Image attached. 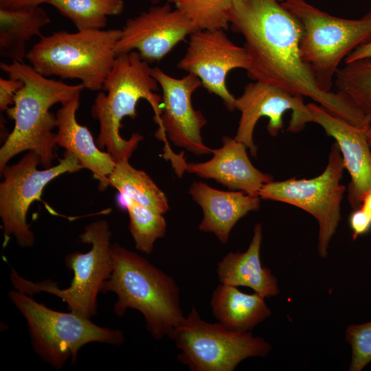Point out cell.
Listing matches in <instances>:
<instances>
[{
	"label": "cell",
	"mask_w": 371,
	"mask_h": 371,
	"mask_svg": "<svg viewBox=\"0 0 371 371\" xmlns=\"http://www.w3.org/2000/svg\"><path fill=\"white\" fill-rule=\"evenodd\" d=\"M334 80L337 92L357 106L371 123V58L345 64Z\"/></svg>",
	"instance_id": "obj_26"
},
{
	"label": "cell",
	"mask_w": 371,
	"mask_h": 371,
	"mask_svg": "<svg viewBox=\"0 0 371 371\" xmlns=\"http://www.w3.org/2000/svg\"><path fill=\"white\" fill-rule=\"evenodd\" d=\"M151 74L162 91V111L155 137L165 139L166 135L176 146L194 155L212 153L201 136L207 120L192 103V94L202 86L200 79L192 74L172 77L157 67L151 68Z\"/></svg>",
	"instance_id": "obj_14"
},
{
	"label": "cell",
	"mask_w": 371,
	"mask_h": 371,
	"mask_svg": "<svg viewBox=\"0 0 371 371\" xmlns=\"http://www.w3.org/2000/svg\"><path fill=\"white\" fill-rule=\"evenodd\" d=\"M235 109L240 112V117L234 138L243 143L254 157L257 156L258 148L254 142V131L262 117L269 118L267 128L273 137L282 129V115L287 111H291L287 127L289 132L298 133L307 123L312 122V115L304 102V96L260 81L245 86L242 95L236 98Z\"/></svg>",
	"instance_id": "obj_13"
},
{
	"label": "cell",
	"mask_w": 371,
	"mask_h": 371,
	"mask_svg": "<svg viewBox=\"0 0 371 371\" xmlns=\"http://www.w3.org/2000/svg\"><path fill=\"white\" fill-rule=\"evenodd\" d=\"M346 340L352 349L349 370H363L371 362V322L348 326L346 330Z\"/></svg>",
	"instance_id": "obj_28"
},
{
	"label": "cell",
	"mask_w": 371,
	"mask_h": 371,
	"mask_svg": "<svg viewBox=\"0 0 371 371\" xmlns=\"http://www.w3.org/2000/svg\"><path fill=\"white\" fill-rule=\"evenodd\" d=\"M368 142L370 144V148H371V126L368 131Z\"/></svg>",
	"instance_id": "obj_34"
},
{
	"label": "cell",
	"mask_w": 371,
	"mask_h": 371,
	"mask_svg": "<svg viewBox=\"0 0 371 371\" xmlns=\"http://www.w3.org/2000/svg\"><path fill=\"white\" fill-rule=\"evenodd\" d=\"M20 80L10 78H0V109L6 111L13 104L14 99L18 91L22 87Z\"/></svg>",
	"instance_id": "obj_29"
},
{
	"label": "cell",
	"mask_w": 371,
	"mask_h": 371,
	"mask_svg": "<svg viewBox=\"0 0 371 371\" xmlns=\"http://www.w3.org/2000/svg\"><path fill=\"white\" fill-rule=\"evenodd\" d=\"M223 146L212 149L213 157L206 162L184 164L179 167L204 179H212L232 190L258 196L262 187L273 178L257 169L251 164L245 145L227 136L222 138Z\"/></svg>",
	"instance_id": "obj_17"
},
{
	"label": "cell",
	"mask_w": 371,
	"mask_h": 371,
	"mask_svg": "<svg viewBox=\"0 0 371 371\" xmlns=\"http://www.w3.org/2000/svg\"><path fill=\"white\" fill-rule=\"evenodd\" d=\"M128 160L123 159L115 162L108 179L109 186L146 207L166 213L169 205L164 192L145 172L133 168Z\"/></svg>",
	"instance_id": "obj_23"
},
{
	"label": "cell",
	"mask_w": 371,
	"mask_h": 371,
	"mask_svg": "<svg viewBox=\"0 0 371 371\" xmlns=\"http://www.w3.org/2000/svg\"><path fill=\"white\" fill-rule=\"evenodd\" d=\"M39 164V156L29 150L17 163L6 164L0 170L3 177L0 184V217L4 247L11 236L22 248L32 247L34 235L27 223L31 204L40 198L44 187L54 178L83 168L76 157L67 151L54 166L38 170Z\"/></svg>",
	"instance_id": "obj_11"
},
{
	"label": "cell",
	"mask_w": 371,
	"mask_h": 371,
	"mask_svg": "<svg viewBox=\"0 0 371 371\" xmlns=\"http://www.w3.org/2000/svg\"><path fill=\"white\" fill-rule=\"evenodd\" d=\"M168 337L181 350L177 359L192 371H233L243 360L265 357L271 349L250 332L232 331L218 322L204 321L195 307Z\"/></svg>",
	"instance_id": "obj_9"
},
{
	"label": "cell",
	"mask_w": 371,
	"mask_h": 371,
	"mask_svg": "<svg viewBox=\"0 0 371 371\" xmlns=\"http://www.w3.org/2000/svg\"><path fill=\"white\" fill-rule=\"evenodd\" d=\"M300 22V55L318 87L330 92L341 62L371 41V10L358 19L332 16L304 0L282 3Z\"/></svg>",
	"instance_id": "obj_6"
},
{
	"label": "cell",
	"mask_w": 371,
	"mask_h": 371,
	"mask_svg": "<svg viewBox=\"0 0 371 371\" xmlns=\"http://www.w3.org/2000/svg\"><path fill=\"white\" fill-rule=\"evenodd\" d=\"M307 106L312 122L321 126L338 144L345 169L350 177L348 201L353 210L359 208L365 194L371 190V148L368 139L370 128L355 126L316 104L309 103Z\"/></svg>",
	"instance_id": "obj_16"
},
{
	"label": "cell",
	"mask_w": 371,
	"mask_h": 371,
	"mask_svg": "<svg viewBox=\"0 0 371 371\" xmlns=\"http://www.w3.org/2000/svg\"><path fill=\"white\" fill-rule=\"evenodd\" d=\"M0 68L8 77L23 82L13 104L5 111L14 125L0 149V170L13 157L25 150L34 152L41 165L50 168L57 144L53 133L56 116L49 109L81 94L83 85H69L48 78L23 62H1Z\"/></svg>",
	"instance_id": "obj_2"
},
{
	"label": "cell",
	"mask_w": 371,
	"mask_h": 371,
	"mask_svg": "<svg viewBox=\"0 0 371 371\" xmlns=\"http://www.w3.org/2000/svg\"><path fill=\"white\" fill-rule=\"evenodd\" d=\"M233 31L243 36L250 58L248 76L307 96L331 114L351 124L370 127L366 115L338 92L321 90L300 49L302 27L298 20L277 0H235L229 11Z\"/></svg>",
	"instance_id": "obj_1"
},
{
	"label": "cell",
	"mask_w": 371,
	"mask_h": 371,
	"mask_svg": "<svg viewBox=\"0 0 371 371\" xmlns=\"http://www.w3.org/2000/svg\"><path fill=\"white\" fill-rule=\"evenodd\" d=\"M51 22L41 5L19 9L0 8V56L23 62L27 44L34 36H41L44 27Z\"/></svg>",
	"instance_id": "obj_22"
},
{
	"label": "cell",
	"mask_w": 371,
	"mask_h": 371,
	"mask_svg": "<svg viewBox=\"0 0 371 371\" xmlns=\"http://www.w3.org/2000/svg\"><path fill=\"white\" fill-rule=\"evenodd\" d=\"M349 223L352 231V237L367 233L371 229V217L361 208L354 210L349 217Z\"/></svg>",
	"instance_id": "obj_30"
},
{
	"label": "cell",
	"mask_w": 371,
	"mask_h": 371,
	"mask_svg": "<svg viewBox=\"0 0 371 371\" xmlns=\"http://www.w3.org/2000/svg\"><path fill=\"white\" fill-rule=\"evenodd\" d=\"M277 1H283V2H284V1H293V0H277Z\"/></svg>",
	"instance_id": "obj_36"
},
{
	"label": "cell",
	"mask_w": 371,
	"mask_h": 371,
	"mask_svg": "<svg viewBox=\"0 0 371 371\" xmlns=\"http://www.w3.org/2000/svg\"><path fill=\"white\" fill-rule=\"evenodd\" d=\"M111 232L105 220L93 222L85 227L78 236L80 241L91 245L87 253L68 254L65 258L67 267L74 272L67 288L60 289L49 279L34 282L20 276L14 269L10 275L17 291L33 297L41 292L49 293L67 303L69 311L91 319L97 313L98 294L113 269L111 252Z\"/></svg>",
	"instance_id": "obj_7"
},
{
	"label": "cell",
	"mask_w": 371,
	"mask_h": 371,
	"mask_svg": "<svg viewBox=\"0 0 371 371\" xmlns=\"http://www.w3.org/2000/svg\"><path fill=\"white\" fill-rule=\"evenodd\" d=\"M121 33V29L54 32L42 35L25 58L44 76L78 79L85 89L100 91L116 59Z\"/></svg>",
	"instance_id": "obj_5"
},
{
	"label": "cell",
	"mask_w": 371,
	"mask_h": 371,
	"mask_svg": "<svg viewBox=\"0 0 371 371\" xmlns=\"http://www.w3.org/2000/svg\"><path fill=\"white\" fill-rule=\"evenodd\" d=\"M189 193L203 212L199 229L214 234L223 244L228 241L238 221L249 212L257 211L260 205L258 196L239 190L222 191L203 182H194Z\"/></svg>",
	"instance_id": "obj_19"
},
{
	"label": "cell",
	"mask_w": 371,
	"mask_h": 371,
	"mask_svg": "<svg viewBox=\"0 0 371 371\" xmlns=\"http://www.w3.org/2000/svg\"><path fill=\"white\" fill-rule=\"evenodd\" d=\"M44 0H0V8L19 9L40 6Z\"/></svg>",
	"instance_id": "obj_31"
},
{
	"label": "cell",
	"mask_w": 371,
	"mask_h": 371,
	"mask_svg": "<svg viewBox=\"0 0 371 371\" xmlns=\"http://www.w3.org/2000/svg\"><path fill=\"white\" fill-rule=\"evenodd\" d=\"M111 252L113 269L101 293L116 294L115 313L122 317L128 308L136 309L143 315L146 330L155 339L168 337L185 319L175 280L118 243L111 245Z\"/></svg>",
	"instance_id": "obj_3"
},
{
	"label": "cell",
	"mask_w": 371,
	"mask_h": 371,
	"mask_svg": "<svg viewBox=\"0 0 371 371\" xmlns=\"http://www.w3.org/2000/svg\"><path fill=\"white\" fill-rule=\"evenodd\" d=\"M8 297L25 317L32 344L39 357L60 370L67 359L74 364L79 350L85 344L99 342L120 346L124 341L122 330L98 326L90 319L71 311H56L17 290Z\"/></svg>",
	"instance_id": "obj_8"
},
{
	"label": "cell",
	"mask_w": 371,
	"mask_h": 371,
	"mask_svg": "<svg viewBox=\"0 0 371 371\" xmlns=\"http://www.w3.org/2000/svg\"><path fill=\"white\" fill-rule=\"evenodd\" d=\"M262 240V225L257 223L248 249L244 252H229L218 262L216 272L220 283L249 287L265 298L279 293L276 278L260 262Z\"/></svg>",
	"instance_id": "obj_20"
},
{
	"label": "cell",
	"mask_w": 371,
	"mask_h": 371,
	"mask_svg": "<svg viewBox=\"0 0 371 371\" xmlns=\"http://www.w3.org/2000/svg\"><path fill=\"white\" fill-rule=\"evenodd\" d=\"M250 58L247 49L234 44L224 30H200L190 36L185 55L179 69L201 81L208 92L218 96L226 108L235 109L236 98L226 85V76L235 69L247 70Z\"/></svg>",
	"instance_id": "obj_12"
},
{
	"label": "cell",
	"mask_w": 371,
	"mask_h": 371,
	"mask_svg": "<svg viewBox=\"0 0 371 371\" xmlns=\"http://www.w3.org/2000/svg\"><path fill=\"white\" fill-rule=\"evenodd\" d=\"M360 207L371 217V190L365 194Z\"/></svg>",
	"instance_id": "obj_33"
},
{
	"label": "cell",
	"mask_w": 371,
	"mask_h": 371,
	"mask_svg": "<svg viewBox=\"0 0 371 371\" xmlns=\"http://www.w3.org/2000/svg\"><path fill=\"white\" fill-rule=\"evenodd\" d=\"M159 85L151 74L149 63L132 51L116 56L106 77L103 89L95 98L91 114L99 122L96 144L106 148L115 162L131 157L143 136L133 133L129 139L120 133L121 122L125 117L135 119L137 104L144 99L154 111V120L159 123L162 111L161 96L156 93Z\"/></svg>",
	"instance_id": "obj_4"
},
{
	"label": "cell",
	"mask_w": 371,
	"mask_h": 371,
	"mask_svg": "<svg viewBox=\"0 0 371 371\" xmlns=\"http://www.w3.org/2000/svg\"><path fill=\"white\" fill-rule=\"evenodd\" d=\"M371 58V41L352 51L344 60V64Z\"/></svg>",
	"instance_id": "obj_32"
},
{
	"label": "cell",
	"mask_w": 371,
	"mask_h": 371,
	"mask_svg": "<svg viewBox=\"0 0 371 371\" xmlns=\"http://www.w3.org/2000/svg\"><path fill=\"white\" fill-rule=\"evenodd\" d=\"M80 100V94L61 104L56 114V142L72 153L83 168L93 173L99 181L100 190L104 191L109 186L108 179L115 162L109 153L100 150L90 131L78 122Z\"/></svg>",
	"instance_id": "obj_18"
},
{
	"label": "cell",
	"mask_w": 371,
	"mask_h": 371,
	"mask_svg": "<svg viewBox=\"0 0 371 371\" xmlns=\"http://www.w3.org/2000/svg\"><path fill=\"white\" fill-rule=\"evenodd\" d=\"M115 46L116 55L137 52L148 63L161 60L187 36L199 30L170 3L128 19Z\"/></svg>",
	"instance_id": "obj_15"
},
{
	"label": "cell",
	"mask_w": 371,
	"mask_h": 371,
	"mask_svg": "<svg viewBox=\"0 0 371 371\" xmlns=\"http://www.w3.org/2000/svg\"><path fill=\"white\" fill-rule=\"evenodd\" d=\"M210 304L218 323L236 332H249L271 313L264 297L222 283L214 290Z\"/></svg>",
	"instance_id": "obj_21"
},
{
	"label": "cell",
	"mask_w": 371,
	"mask_h": 371,
	"mask_svg": "<svg viewBox=\"0 0 371 371\" xmlns=\"http://www.w3.org/2000/svg\"><path fill=\"white\" fill-rule=\"evenodd\" d=\"M119 201L121 207L128 211L129 230L136 249L150 254L155 241L164 237L166 232V223L163 214L120 193Z\"/></svg>",
	"instance_id": "obj_25"
},
{
	"label": "cell",
	"mask_w": 371,
	"mask_h": 371,
	"mask_svg": "<svg viewBox=\"0 0 371 371\" xmlns=\"http://www.w3.org/2000/svg\"><path fill=\"white\" fill-rule=\"evenodd\" d=\"M161 0H150V1L153 4H157L159 3Z\"/></svg>",
	"instance_id": "obj_35"
},
{
	"label": "cell",
	"mask_w": 371,
	"mask_h": 371,
	"mask_svg": "<svg viewBox=\"0 0 371 371\" xmlns=\"http://www.w3.org/2000/svg\"><path fill=\"white\" fill-rule=\"evenodd\" d=\"M69 19L78 30H102L108 18L121 14L124 0H44Z\"/></svg>",
	"instance_id": "obj_24"
},
{
	"label": "cell",
	"mask_w": 371,
	"mask_h": 371,
	"mask_svg": "<svg viewBox=\"0 0 371 371\" xmlns=\"http://www.w3.org/2000/svg\"><path fill=\"white\" fill-rule=\"evenodd\" d=\"M345 169L338 144L330 148L324 170L311 179L291 178L265 183L260 199L285 203L312 215L319 225L317 251L326 258L332 238L341 220V203L346 187L341 184Z\"/></svg>",
	"instance_id": "obj_10"
},
{
	"label": "cell",
	"mask_w": 371,
	"mask_h": 371,
	"mask_svg": "<svg viewBox=\"0 0 371 371\" xmlns=\"http://www.w3.org/2000/svg\"><path fill=\"white\" fill-rule=\"evenodd\" d=\"M199 30H227L235 0H168Z\"/></svg>",
	"instance_id": "obj_27"
}]
</instances>
